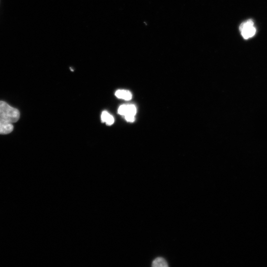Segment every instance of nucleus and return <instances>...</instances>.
Returning <instances> with one entry per match:
<instances>
[{
    "mask_svg": "<svg viewBox=\"0 0 267 267\" xmlns=\"http://www.w3.org/2000/svg\"><path fill=\"white\" fill-rule=\"evenodd\" d=\"M19 117L20 113L18 109L4 101H0V118L13 123L16 122Z\"/></svg>",
    "mask_w": 267,
    "mask_h": 267,
    "instance_id": "f257e3e1",
    "label": "nucleus"
},
{
    "mask_svg": "<svg viewBox=\"0 0 267 267\" xmlns=\"http://www.w3.org/2000/svg\"><path fill=\"white\" fill-rule=\"evenodd\" d=\"M239 29L241 36L245 40L253 37L256 32V28L254 26V22L252 19L242 22L240 25Z\"/></svg>",
    "mask_w": 267,
    "mask_h": 267,
    "instance_id": "f03ea898",
    "label": "nucleus"
},
{
    "mask_svg": "<svg viewBox=\"0 0 267 267\" xmlns=\"http://www.w3.org/2000/svg\"><path fill=\"white\" fill-rule=\"evenodd\" d=\"M118 113L121 115L134 116L136 112L135 106L133 104L122 105L118 109Z\"/></svg>",
    "mask_w": 267,
    "mask_h": 267,
    "instance_id": "7ed1b4c3",
    "label": "nucleus"
},
{
    "mask_svg": "<svg viewBox=\"0 0 267 267\" xmlns=\"http://www.w3.org/2000/svg\"><path fill=\"white\" fill-rule=\"evenodd\" d=\"M13 130L12 123L0 118V134L10 133Z\"/></svg>",
    "mask_w": 267,
    "mask_h": 267,
    "instance_id": "20e7f679",
    "label": "nucleus"
},
{
    "mask_svg": "<svg viewBox=\"0 0 267 267\" xmlns=\"http://www.w3.org/2000/svg\"><path fill=\"white\" fill-rule=\"evenodd\" d=\"M115 95L119 98L129 100L132 99V95L131 92L127 90L119 89L116 91Z\"/></svg>",
    "mask_w": 267,
    "mask_h": 267,
    "instance_id": "39448f33",
    "label": "nucleus"
},
{
    "mask_svg": "<svg viewBox=\"0 0 267 267\" xmlns=\"http://www.w3.org/2000/svg\"><path fill=\"white\" fill-rule=\"evenodd\" d=\"M101 118L103 122H105L108 125H112L114 122L113 117L107 111L102 112Z\"/></svg>",
    "mask_w": 267,
    "mask_h": 267,
    "instance_id": "423d86ee",
    "label": "nucleus"
},
{
    "mask_svg": "<svg viewBox=\"0 0 267 267\" xmlns=\"http://www.w3.org/2000/svg\"><path fill=\"white\" fill-rule=\"evenodd\" d=\"M152 266L154 267H167L168 265L164 259L159 257L153 260Z\"/></svg>",
    "mask_w": 267,
    "mask_h": 267,
    "instance_id": "0eeeda50",
    "label": "nucleus"
},
{
    "mask_svg": "<svg viewBox=\"0 0 267 267\" xmlns=\"http://www.w3.org/2000/svg\"><path fill=\"white\" fill-rule=\"evenodd\" d=\"M125 119L130 122H133L134 121V116L132 115H126L125 116Z\"/></svg>",
    "mask_w": 267,
    "mask_h": 267,
    "instance_id": "6e6552de",
    "label": "nucleus"
}]
</instances>
